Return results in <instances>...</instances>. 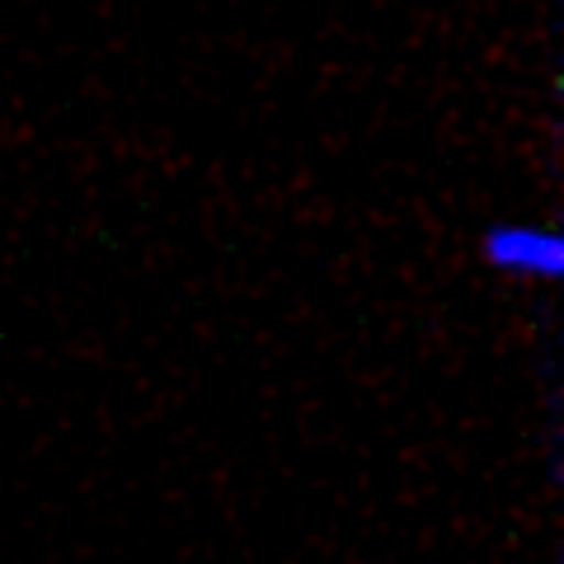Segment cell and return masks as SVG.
<instances>
[{"instance_id":"1","label":"cell","mask_w":564,"mask_h":564,"mask_svg":"<svg viewBox=\"0 0 564 564\" xmlns=\"http://www.w3.org/2000/svg\"><path fill=\"white\" fill-rule=\"evenodd\" d=\"M485 259L518 278H560L564 245L555 231H541V226H494L485 236Z\"/></svg>"}]
</instances>
